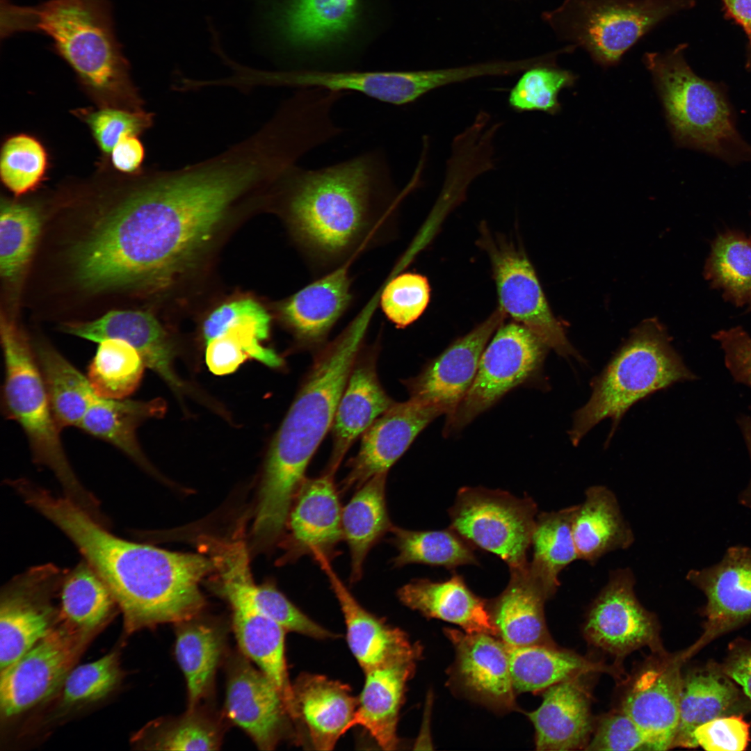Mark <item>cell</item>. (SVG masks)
Segmentation results:
<instances>
[{"label": "cell", "instance_id": "obj_1", "mask_svg": "<svg viewBox=\"0 0 751 751\" xmlns=\"http://www.w3.org/2000/svg\"><path fill=\"white\" fill-rule=\"evenodd\" d=\"M98 217L94 241L104 266L134 291H155L187 269L234 204L261 188L255 158L230 146L186 166L158 172Z\"/></svg>", "mask_w": 751, "mask_h": 751}, {"label": "cell", "instance_id": "obj_2", "mask_svg": "<svg viewBox=\"0 0 751 751\" xmlns=\"http://www.w3.org/2000/svg\"><path fill=\"white\" fill-rule=\"evenodd\" d=\"M419 178L398 191L383 152L371 150L317 169L295 164L273 187L307 260L325 274L374 244Z\"/></svg>", "mask_w": 751, "mask_h": 751}, {"label": "cell", "instance_id": "obj_3", "mask_svg": "<svg viewBox=\"0 0 751 751\" xmlns=\"http://www.w3.org/2000/svg\"><path fill=\"white\" fill-rule=\"evenodd\" d=\"M26 503L56 525L96 571L120 608L129 633L198 616L201 580L213 571L200 554L172 552L115 536L64 497L36 486Z\"/></svg>", "mask_w": 751, "mask_h": 751}, {"label": "cell", "instance_id": "obj_4", "mask_svg": "<svg viewBox=\"0 0 751 751\" xmlns=\"http://www.w3.org/2000/svg\"><path fill=\"white\" fill-rule=\"evenodd\" d=\"M368 323L359 317L318 351L268 454L257 506L264 517L282 520L289 515L307 466L331 428Z\"/></svg>", "mask_w": 751, "mask_h": 751}, {"label": "cell", "instance_id": "obj_5", "mask_svg": "<svg viewBox=\"0 0 751 751\" xmlns=\"http://www.w3.org/2000/svg\"><path fill=\"white\" fill-rule=\"evenodd\" d=\"M16 32L36 31L80 79L102 98L115 100L131 91L128 64L114 27L108 0H48L15 6Z\"/></svg>", "mask_w": 751, "mask_h": 751}, {"label": "cell", "instance_id": "obj_6", "mask_svg": "<svg viewBox=\"0 0 751 751\" xmlns=\"http://www.w3.org/2000/svg\"><path fill=\"white\" fill-rule=\"evenodd\" d=\"M698 377L675 350L666 329L655 318L641 322L592 383L591 396L574 414L573 445L605 419L612 433L637 401L673 384Z\"/></svg>", "mask_w": 751, "mask_h": 751}, {"label": "cell", "instance_id": "obj_7", "mask_svg": "<svg viewBox=\"0 0 751 751\" xmlns=\"http://www.w3.org/2000/svg\"><path fill=\"white\" fill-rule=\"evenodd\" d=\"M0 330L4 363L1 406L5 416L21 426L34 462L54 473L65 496L83 510H92L98 500L83 486L67 460L33 345L10 318L1 316Z\"/></svg>", "mask_w": 751, "mask_h": 751}, {"label": "cell", "instance_id": "obj_8", "mask_svg": "<svg viewBox=\"0 0 751 751\" xmlns=\"http://www.w3.org/2000/svg\"><path fill=\"white\" fill-rule=\"evenodd\" d=\"M682 50L647 53L644 62L677 143L722 155L741 145L730 108L716 86L693 72Z\"/></svg>", "mask_w": 751, "mask_h": 751}, {"label": "cell", "instance_id": "obj_9", "mask_svg": "<svg viewBox=\"0 0 751 751\" xmlns=\"http://www.w3.org/2000/svg\"><path fill=\"white\" fill-rule=\"evenodd\" d=\"M675 8L673 0H565L546 19L608 67Z\"/></svg>", "mask_w": 751, "mask_h": 751}, {"label": "cell", "instance_id": "obj_10", "mask_svg": "<svg viewBox=\"0 0 751 751\" xmlns=\"http://www.w3.org/2000/svg\"><path fill=\"white\" fill-rule=\"evenodd\" d=\"M261 42L282 55H306L341 47L356 33L364 0H255Z\"/></svg>", "mask_w": 751, "mask_h": 751}, {"label": "cell", "instance_id": "obj_11", "mask_svg": "<svg viewBox=\"0 0 751 751\" xmlns=\"http://www.w3.org/2000/svg\"><path fill=\"white\" fill-rule=\"evenodd\" d=\"M536 513L537 505L527 496L481 487L460 489L449 510L450 527L473 547L499 556L510 572L528 566Z\"/></svg>", "mask_w": 751, "mask_h": 751}, {"label": "cell", "instance_id": "obj_12", "mask_svg": "<svg viewBox=\"0 0 751 751\" xmlns=\"http://www.w3.org/2000/svg\"><path fill=\"white\" fill-rule=\"evenodd\" d=\"M548 348L519 323L501 325L481 355L470 388L454 411L446 415L444 435L460 430L532 377L541 367Z\"/></svg>", "mask_w": 751, "mask_h": 751}, {"label": "cell", "instance_id": "obj_13", "mask_svg": "<svg viewBox=\"0 0 751 751\" xmlns=\"http://www.w3.org/2000/svg\"><path fill=\"white\" fill-rule=\"evenodd\" d=\"M481 245L490 258L500 308L564 357L581 359L554 316L535 272L523 250L488 234Z\"/></svg>", "mask_w": 751, "mask_h": 751}, {"label": "cell", "instance_id": "obj_14", "mask_svg": "<svg viewBox=\"0 0 751 751\" xmlns=\"http://www.w3.org/2000/svg\"><path fill=\"white\" fill-rule=\"evenodd\" d=\"M635 582L630 568L611 572L588 609L583 629L590 645L615 657L618 663L642 647L652 652L665 649L657 617L638 600Z\"/></svg>", "mask_w": 751, "mask_h": 751}, {"label": "cell", "instance_id": "obj_15", "mask_svg": "<svg viewBox=\"0 0 751 751\" xmlns=\"http://www.w3.org/2000/svg\"><path fill=\"white\" fill-rule=\"evenodd\" d=\"M686 579L706 598L700 638L686 649L689 658L716 638L751 622V547H729L716 563L691 569Z\"/></svg>", "mask_w": 751, "mask_h": 751}, {"label": "cell", "instance_id": "obj_16", "mask_svg": "<svg viewBox=\"0 0 751 751\" xmlns=\"http://www.w3.org/2000/svg\"><path fill=\"white\" fill-rule=\"evenodd\" d=\"M685 649L652 652L636 675L621 709L643 734L649 750L672 748L677 734Z\"/></svg>", "mask_w": 751, "mask_h": 751}, {"label": "cell", "instance_id": "obj_17", "mask_svg": "<svg viewBox=\"0 0 751 751\" xmlns=\"http://www.w3.org/2000/svg\"><path fill=\"white\" fill-rule=\"evenodd\" d=\"M85 635L65 626L51 629L15 662L1 670V713L10 718L39 704L63 685Z\"/></svg>", "mask_w": 751, "mask_h": 751}, {"label": "cell", "instance_id": "obj_18", "mask_svg": "<svg viewBox=\"0 0 751 751\" xmlns=\"http://www.w3.org/2000/svg\"><path fill=\"white\" fill-rule=\"evenodd\" d=\"M65 571L51 564L34 567L13 578L0 605V670L31 649L51 629L50 598Z\"/></svg>", "mask_w": 751, "mask_h": 751}, {"label": "cell", "instance_id": "obj_19", "mask_svg": "<svg viewBox=\"0 0 751 751\" xmlns=\"http://www.w3.org/2000/svg\"><path fill=\"white\" fill-rule=\"evenodd\" d=\"M227 663L225 713L263 750H273L284 738L291 719L282 694L243 654Z\"/></svg>", "mask_w": 751, "mask_h": 751}, {"label": "cell", "instance_id": "obj_20", "mask_svg": "<svg viewBox=\"0 0 751 751\" xmlns=\"http://www.w3.org/2000/svg\"><path fill=\"white\" fill-rule=\"evenodd\" d=\"M505 316L498 307L485 321L428 362L417 376L403 380L410 398L436 406L446 415L453 412L470 388L486 345Z\"/></svg>", "mask_w": 751, "mask_h": 751}, {"label": "cell", "instance_id": "obj_21", "mask_svg": "<svg viewBox=\"0 0 751 751\" xmlns=\"http://www.w3.org/2000/svg\"><path fill=\"white\" fill-rule=\"evenodd\" d=\"M455 659L451 682L471 699L496 711L516 707L510 668L508 646L500 638L484 633L445 629Z\"/></svg>", "mask_w": 751, "mask_h": 751}, {"label": "cell", "instance_id": "obj_22", "mask_svg": "<svg viewBox=\"0 0 751 751\" xmlns=\"http://www.w3.org/2000/svg\"><path fill=\"white\" fill-rule=\"evenodd\" d=\"M443 414L436 406L411 398L395 402L363 433L357 455L348 461L341 491L357 490L374 476L387 473L416 437Z\"/></svg>", "mask_w": 751, "mask_h": 751}, {"label": "cell", "instance_id": "obj_23", "mask_svg": "<svg viewBox=\"0 0 751 751\" xmlns=\"http://www.w3.org/2000/svg\"><path fill=\"white\" fill-rule=\"evenodd\" d=\"M358 704L350 686L319 674L301 673L291 683V721L314 749L332 750L350 729Z\"/></svg>", "mask_w": 751, "mask_h": 751}, {"label": "cell", "instance_id": "obj_24", "mask_svg": "<svg viewBox=\"0 0 751 751\" xmlns=\"http://www.w3.org/2000/svg\"><path fill=\"white\" fill-rule=\"evenodd\" d=\"M421 654L422 647L416 642L407 650L364 671V686L350 729H364L382 750H395L399 745L400 711Z\"/></svg>", "mask_w": 751, "mask_h": 751}, {"label": "cell", "instance_id": "obj_25", "mask_svg": "<svg viewBox=\"0 0 751 751\" xmlns=\"http://www.w3.org/2000/svg\"><path fill=\"white\" fill-rule=\"evenodd\" d=\"M334 474L326 471L316 478H305L292 504L287 523L289 558L303 556L330 560L343 540L341 512Z\"/></svg>", "mask_w": 751, "mask_h": 751}, {"label": "cell", "instance_id": "obj_26", "mask_svg": "<svg viewBox=\"0 0 751 751\" xmlns=\"http://www.w3.org/2000/svg\"><path fill=\"white\" fill-rule=\"evenodd\" d=\"M592 674L572 677L544 691L541 704L527 714L535 728L536 750H586L595 727L588 679Z\"/></svg>", "mask_w": 751, "mask_h": 751}, {"label": "cell", "instance_id": "obj_27", "mask_svg": "<svg viewBox=\"0 0 751 751\" xmlns=\"http://www.w3.org/2000/svg\"><path fill=\"white\" fill-rule=\"evenodd\" d=\"M751 713V700L723 670L710 661L682 677L679 725L672 748H695V730L713 719Z\"/></svg>", "mask_w": 751, "mask_h": 751}, {"label": "cell", "instance_id": "obj_28", "mask_svg": "<svg viewBox=\"0 0 751 751\" xmlns=\"http://www.w3.org/2000/svg\"><path fill=\"white\" fill-rule=\"evenodd\" d=\"M378 350H360L338 403L332 424V449L325 471L334 474L355 440L395 402L376 371Z\"/></svg>", "mask_w": 751, "mask_h": 751}, {"label": "cell", "instance_id": "obj_29", "mask_svg": "<svg viewBox=\"0 0 751 751\" xmlns=\"http://www.w3.org/2000/svg\"><path fill=\"white\" fill-rule=\"evenodd\" d=\"M349 264L322 275L280 307L282 319L300 346L321 348L332 327L353 299Z\"/></svg>", "mask_w": 751, "mask_h": 751}, {"label": "cell", "instance_id": "obj_30", "mask_svg": "<svg viewBox=\"0 0 751 751\" xmlns=\"http://www.w3.org/2000/svg\"><path fill=\"white\" fill-rule=\"evenodd\" d=\"M67 334L100 342L119 339L131 345L151 369L175 390L184 385L173 370L175 350L167 332L150 313L141 311H111L88 322L68 323L60 326Z\"/></svg>", "mask_w": 751, "mask_h": 751}, {"label": "cell", "instance_id": "obj_31", "mask_svg": "<svg viewBox=\"0 0 751 751\" xmlns=\"http://www.w3.org/2000/svg\"><path fill=\"white\" fill-rule=\"evenodd\" d=\"M556 591L526 569L510 572L506 589L488 609L499 638L511 647L558 646L547 627L544 604Z\"/></svg>", "mask_w": 751, "mask_h": 751}, {"label": "cell", "instance_id": "obj_32", "mask_svg": "<svg viewBox=\"0 0 751 751\" xmlns=\"http://www.w3.org/2000/svg\"><path fill=\"white\" fill-rule=\"evenodd\" d=\"M219 583L221 594L232 608L233 629L241 653L277 685L287 709L291 698V683L285 657L286 631L258 612L234 580L227 577Z\"/></svg>", "mask_w": 751, "mask_h": 751}, {"label": "cell", "instance_id": "obj_33", "mask_svg": "<svg viewBox=\"0 0 751 751\" xmlns=\"http://www.w3.org/2000/svg\"><path fill=\"white\" fill-rule=\"evenodd\" d=\"M396 595L403 605L427 618L457 624L467 633L498 636L488 601L475 595L461 575L455 573L444 581L413 579L401 587Z\"/></svg>", "mask_w": 751, "mask_h": 751}, {"label": "cell", "instance_id": "obj_34", "mask_svg": "<svg viewBox=\"0 0 751 751\" xmlns=\"http://www.w3.org/2000/svg\"><path fill=\"white\" fill-rule=\"evenodd\" d=\"M330 560L317 561L327 576L339 604L346 637L352 654L363 671L378 665L412 647L407 633L367 611L332 569Z\"/></svg>", "mask_w": 751, "mask_h": 751}, {"label": "cell", "instance_id": "obj_35", "mask_svg": "<svg viewBox=\"0 0 751 751\" xmlns=\"http://www.w3.org/2000/svg\"><path fill=\"white\" fill-rule=\"evenodd\" d=\"M573 535L579 556L590 564L606 554L629 548L633 532L622 514L615 494L604 485L585 492L573 519Z\"/></svg>", "mask_w": 751, "mask_h": 751}, {"label": "cell", "instance_id": "obj_36", "mask_svg": "<svg viewBox=\"0 0 751 751\" xmlns=\"http://www.w3.org/2000/svg\"><path fill=\"white\" fill-rule=\"evenodd\" d=\"M508 653L516 693L544 691L584 673H605L615 679L623 675L619 664L595 661L558 646H508Z\"/></svg>", "mask_w": 751, "mask_h": 751}, {"label": "cell", "instance_id": "obj_37", "mask_svg": "<svg viewBox=\"0 0 751 751\" xmlns=\"http://www.w3.org/2000/svg\"><path fill=\"white\" fill-rule=\"evenodd\" d=\"M387 474H380L368 480L342 509L343 540L349 549L352 583L362 579L370 550L394 526L386 503Z\"/></svg>", "mask_w": 751, "mask_h": 751}, {"label": "cell", "instance_id": "obj_38", "mask_svg": "<svg viewBox=\"0 0 751 751\" xmlns=\"http://www.w3.org/2000/svg\"><path fill=\"white\" fill-rule=\"evenodd\" d=\"M165 410V403L159 398L143 401L100 397L88 408L78 428L151 470L138 444L136 430L145 421L162 416Z\"/></svg>", "mask_w": 751, "mask_h": 751}, {"label": "cell", "instance_id": "obj_39", "mask_svg": "<svg viewBox=\"0 0 751 751\" xmlns=\"http://www.w3.org/2000/svg\"><path fill=\"white\" fill-rule=\"evenodd\" d=\"M197 617L176 623L175 654L186 681L188 709L211 691L225 645L223 629Z\"/></svg>", "mask_w": 751, "mask_h": 751}, {"label": "cell", "instance_id": "obj_40", "mask_svg": "<svg viewBox=\"0 0 751 751\" xmlns=\"http://www.w3.org/2000/svg\"><path fill=\"white\" fill-rule=\"evenodd\" d=\"M33 348L58 426L60 430L79 427L100 396L88 378L50 344L38 341Z\"/></svg>", "mask_w": 751, "mask_h": 751}, {"label": "cell", "instance_id": "obj_41", "mask_svg": "<svg viewBox=\"0 0 751 751\" xmlns=\"http://www.w3.org/2000/svg\"><path fill=\"white\" fill-rule=\"evenodd\" d=\"M270 317L266 310L246 314L224 332L207 342L206 363L216 375L235 371L248 357L270 367L282 364L281 357L261 341L268 338Z\"/></svg>", "mask_w": 751, "mask_h": 751}, {"label": "cell", "instance_id": "obj_42", "mask_svg": "<svg viewBox=\"0 0 751 751\" xmlns=\"http://www.w3.org/2000/svg\"><path fill=\"white\" fill-rule=\"evenodd\" d=\"M59 593L60 618L66 627L83 635L104 623L117 604L106 584L86 560L65 571Z\"/></svg>", "mask_w": 751, "mask_h": 751}, {"label": "cell", "instance_id": "obj_43", "mask_svg": "<svg viewBox=\"0 0 751 751\" xmlns=\"http://www.w3.org/2000/svg\"><path fill=\"white\" fill-rule=\"evenodd\" d=\"M577 506L541 512L536 517L531 541L533 556L529 569L556 591L560 585V572L579 559L572 528Z\"/></svg>", "mask_w": 751, "mask_h": 751}, {"label": "cell", "instance_id": "obj_44", "mask_svg": "<svg viewBox=\"0 0 751 751\" xmlns=\"http://www.w3.org/2000/svg\"><path fill=\"white\" fill-rule=\"evenodd\" d=\"M391 544L397 550L395 567L412 563L441 566L453 570L463 565H478L474 547L451 527L437 531H411L394 526Z\"/></svg>", "mask_w": 751, "mask_h": 751}, {"label": "cell", "instance_id": "obj_45", "mask_svg": "<svg viewBox=\"0 0 751 751\" xmlns=\"http://www.w3.org/2000/svg\"><path fill=\"white\" fill-rule=\"evenodd\" d=\"M223 736L221 721L197 706L181 716L151 722L135 740L145 750H216Z\"/></svg>", "mask_w": 751, "mask_h": 751}, {"label": "cell", "instance_id": "obj_46", "mask_svg": "<svg viewBox=\"0 0 751 751\" xmlns=\"http://www.w3.org/2000/svg\"><path fill=\"white\" fill-rule=\"evenodd\" d=\"M306 88L349 93L355 92L396 106L412 102L411 71H331L305 70Z\"/></svg>", "mask_w": 751, "mask_h": 751}, {"label": "cell", "instance_id": "obj_47", "mask_svg": "<svg viewBox=\"0 0 751 751\" xmlns=\"http://www.w3.org/2000/svg\"><path fill=\"white\" fill-rule=\"evenodd\" d=\"M704 274L714 288L737 306L751 302V236L727 231L713 241Z\"/></svg>", "mask_w": 751, "mask_h": 751}, {"label": "cell", "instance_id": "obj_48", "mask_svg": "<svg viewBox=\"0 0 751 751\" xmlns=\"http://www.w3.org/2000/svg\"><path fill=\"white\" fill-rule=\"evenodd\" d=\"M99 343L87 378L99 396L124 399L139 386L145 363L137 350L124 340L108 339Z\"/></svg>", "mask_w": 751, "mask_h": 751}, {"label": "cell", "instance_id": "obj_49", "mask_svg": "<svg viewBox=\"0 0 751 751\" xmlns=\"http://www.w3.org/2000/svg\"><path fill=\"white\" fill-rule=\"evenodd\" d=\"M41 228L33 207L2 201L0 215V269L6 281L16 282L24 273Z\"/></svg>", "mask_w": 751, "mask_h": 751}, {"label": "cell", "instance_id": "obj_50", "mask_svg": "<svg viewBox=\"0 0 751 751\" xmlns=\"http://www.w3.org/2000/svg\"><path fill=\"white\" fill-rule=\"evenodd\" d=\"M239 586L250 604L260 613L273 620L286 631L316 640L334 639L339 636L323 627L294 605L271 584L257 586L248 565L236 572Z\"/></svg>", "mask_w": 751, "mask_h": 751}, {"label": "cell", "instance_id": "obj_51", "mask_svg": "<svg viewBox=\"0 0 751 751\" xmlns=\"http://www.w3.org/2000/svg\"><path fill=\"white\" fill-rule=\"evenodd\" d=\"M555 54L528 70L511 89L508 102L519 112L543 111L551 115L560 110L558 94L574 85L576 76L555 63Z\"/></svg>", "mask_w": 751, "mask_h": 751}, {"label": "cell", "instance_id": "obj_52", "mask_svg": "<svg viewBox=\"0 0 751 751\" xmlns=\"http://www.w3.org/2000/svg\"><path fill=\"white\" fill-rule=\"evenodd\" d=\"M47 163L45 149L36 138L26 134L12 136L1 151V180L15 195L26 193L44 179Z\"/></svg>", "mask_w": 751, "mask_h": 751}, {"label": "cell", "instance_id": "obj_53", "mask_svg": "<svg viewBox=\"0 0 751 751\" xmlns=\"http://www.w3.org/2000/svg\"><path fill=\"white\" fill-rule=\"evenodd\" d=\"M120 677L115 652L80 665L70 671L62 685L63 704L68 706L100 700L113 691Z\"/></svg>", "mask_w": 751, "mask_h": 751}, {"label": "cell", "instance_id": "obj_54", "mask_svg": "<svg viewBox=\"0 0 751 751\" xmlns=\"http://www.w3.org/2000/svg\"><path fill=\"white\" fill-rule=\"evenodd\" d=\"M430 285L423 275L406 272L391 279L380 298L385 316L398 328H404L417 320L430 300Z\"/></svg>", "mask_w": 751, "mask_h": 751}, {"label": "cell", "instance_id": "obj_55", "mask_svg": "<svg viewBox=\"0 0 751 751\" xmlns=\"http://www.w3.org/2000/svg\"><path fill=\"white\" fill-rule=\"evenodd\" d=\"M83 116L100 149L107 154L122 136L126 134L138 136L153 122L152 113L140 108L126 111L104 108L85 112Z\"/></svg>", "mask_w": 751, "mask_h": 751}, {"label": "cell", "instance_id": "obj_56", "mask_svg": "<svg viewBox=\"0 0 751 751\" xmlns=\"http://www.w3.org/2000/svg\"><path fill=\"white\" fill-rule=\"evenodd\" d=\"M585 750H649L636 724L622 709L600 717Z\"/></svg>", "mask_w": 751, "mask_h": 751}, {"label": "cell", "instance_id": "obj_57", "mask_svg": "<svg viewBox=\"0 0 751 751\" xmlns=\"http://www.w3.org/2000/svg\"><path fill=\"white\" fill-rule=\"evenodd\" d=\"M694 738L697 746L705 750H745L750 741V724L743 716H722L699 726Z\"/></svg>", "mask_w": 751, "mask_h": 751}, {"label": "cell", "instance_id": "obj_58", "mask_svg": "<svg viewBox=\"0 0 751 751\" xmlns=\"http://www.w3.org/2000/svg\"><path fill=\"white\" fill-rule=\"evenodd\" d=\"M724 353L725 364L734 380L751 389V336L741 326L713 334Z\"/></svg>", "mask_w": 751, "mask_h": 751}, {"label": "cell", "instance_id": "obj_59", "mask_svg": "<svg viewBox=\"0 0 751 751\" xmlns=\"http://www.w3.org/2000/svg\"><path fill=\"white\" fill-rule=\"evenodd\" d=\"M721 665L751 700V639L738 638L731 642Z\"/></svg>", "mask_w": 751, "mask_h": 751}, {"label": "cell", "instance_id": "obj_60", "mask_svg": "<svg viewBox=\"0 0 751 751\" xmlns=\"http://www.w3.org/2000/svg\"><path fill=\"white\" fill-rule=\"evenodd\" d=\"M110 154L111 162L117 170L133 173L142 165L145 149L138 136L126 134L118 140Z\"/></svg>", "mask_w": 751, "mask_h": 751}, {"label": "cell", "instance_id": "obj_61", "mask_svg": "<svg viewBox=\"0 0 751 751\" xmlns=\"http://www.w3.org/2000/svg\"><path fill=\"white\" fill-rule=\"evenodd\" d=\"M736 423L745 442L751 465V414H740L736 418ZM737 500L740 505L751 510V474L747 485L740 492Z\"/></svg>", "mask_w": 751, "mask_h": 751}, {"label": "cell", "instance_id": "obj_62", "mask_svg": "<svg viewBox=\"0 0 751 751\" xmlns=\"http://www.w3.org/2000/svg\"><path fill=\"white\" fill-rule=\"evenodd\" d=\"M728 13L743 28L751 45V0H722Z\"/></svg>", "mask_w": 751, "mask_h": 751}, {"label": "cell", "instance_id": "obj_63", "mask_svg": "<svg viewBox=\"0 0 751 751\" xmlns=\"http://www.w3.org/2000/svg\"><path fill=\"white\" fill-rule=\"evenodd\" d=\"M748 306H749V310H751V302Z\"/></svg>", "mask_w": 751, "mask_h": 751}]
</instances>
